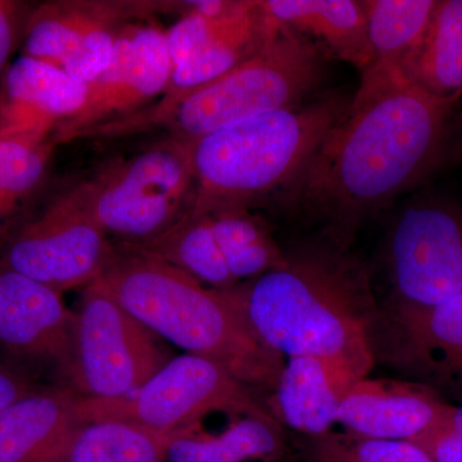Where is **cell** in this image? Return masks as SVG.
<instances>
[{"label": "cell", "instance_id": "1", "mask_svg": "<svg viewBox=\"0 0 462 462\" xmlns=\"http://www.w3.org/2000/svg\"><path fill=\"white\" fill-rule=\"evenodd\" d=\"M461 97L431 96L403 81L354 94L345 117L278 199L351 247L366 221L445 160Z\"/></svg>", "mask_w": 462, "mask_h": 462}, {"label": "cell", "instance_id": "2", "mask_svg": "<svg viewBox=\"0 0 462 462\" xmlns=\"http://www.w3.org/2000/svg\"><path fill=\"white\" fill-rule=\"evenodd\" d=\"M282 266L224 289L258 339L282 357H314L346 392L375 365L380 316L369 273L322 236L285 252Z\"/></svg>", "mask_w": 462, "mask_h": 462}, {"label": "cell", "instance_id": "3", "mask_svg": "<svg viewBox=\"0 0 462 462\" xmlns=\"http://www.w3.org/2000/svg\"><path fill=\"white\" fill-rule=\"evenodd\" d=\"M90 285L187 354L217 361L249 387L275 388L284 357L257 338L224 289L126 245Z\"/></svg>", "mask_w": 462, "mask_h": 462}, {"label": "cell", "instance_id": "4", "mask_svg": "<svg viewBox=\"0 0 462 462\" xmlns=\"http://www.w3.org/2000/svg\"><path fill=\"white\" fill-rule=\"evenodd\" d=\"M351 100L343 91H327L296 107L254 116L191 142L189 214L249 208L281 196L345 117Z\"/></svg>", "mask_w": 462, "mask_h": 462}, {"label": "cell", "instance_id": "5", "mask_svg": "<svg viewBox=\"0 0 462 462\" xmlns=\"http://www.w3.org/2000/svg\"><path fill=\"white\" fill-rule=\"evenodd\" d=\"M328 60L314 42L278 23L256 54L191 91L135 133L166 127L171 136L194 142L254 116L296 107L311 99L320 87Z\"/></svg>", "mask_w": 462, "mask_h": 462}, {"label": "cell", "instance_id": "6", "mask_svg": "<svg viewBox=\"0 0 462 462\" xmlns=\"http://www.w3.org/2000/svg\"><path fill=\"white\" fill-rule=\"evenodd\" d=\"M75 411L85 425L130 422L163 433L197 430L200 420L212 412L279 424L258 400L254 388L217 361L191 354L171 358L156 375L127 396L76 398Z\"/></svg>", "mask_w": 462, "mask_h": 462}, {"label": "cell", "instance_id": "7", "mask_svg": "<svg viewBox=\"0 0 462 462\" xmlns=\"http://www.w3.org/2000/svg\"><path fill=\"white\" fill-rule=\"evenodd\" d=\"M191 144L170 136L71 191L106 233L129 245L148 242L189 212L194 194Z\"/></svg>", "mask_w": 462, "mask_h": 462}, {"label": "cell", "instance_id": "8", "mask_svg": "<svg viewBox=\"0 0 462 462\" xmlns=\"http://www.w3.org/2000/svg\"><path fill=\"white\" fill-rule=\"evenodd\" d=\"M393 305L428 307L462 293V202L418 194L398 207L382 247Z\"/></svg>", "mask_w": 462, "mask_h": 462}, {"label": "cell", "instance_id": "9", "mask_svg": "<svg viewBox=\"0 0 462 462\" xmlns=\"http://www.w3.org/2000/svg\"><path fill=\"white\" fill-rule=\"evenodd\" d=\"M156 0H58L27 17L23 56L89 84L107 67L117 36L132 23L184 8Z\"/></svg>", "mask_w": 462, "mask_h": 462}, {"label": "cell", "instance_id": "10", "mask_svg": "<svg viewBox=\"0 0 462 462\" xmlns=\"http://www.w3.org/2000/svg\"><path fill=\"white\" fill-rule=\"evenodd\" d=\"M75 316L71 380L87 398L127 396L171 360L157 334L91 285Z\"/></svg>", "mask_w": 462, "mask_h": 462}, {"label": "cell", "instance_id": "11", "mask_svg": "<svg viewBox=\"0 0 462 462\" xmlns=\"http://www.w3.org/2000/svg\"><path fill=\"white\" fill-rule=\"evenodd\" d=\"M115 252L108 234L69 191L21 227L9 245L5 263L7 270L62 293L93 284Z\"/></svg>", "mask_w": 462, "mask_h": 462}, {"label": "cell", "instance_id": "12", "mask_svg": "<svg viewBox=\"0 0 462 462\" xmlns=\"http://www.w3.org/2000/svg\"><path fill=\"white\" fill-rule=\"evenodd\" d=\"M374 349L375 363L462 403V293L428 307L385 303Z\"/></svg>", "mask_w": 462, "mask_h": 462}, {"label": "cell", "instance_id": "13", "mask_svg": "<svg viewBox=\"0 0 462 462\" xmlns=\"http://www.w3.org/2000/svg\"><path fill=\"white\" fill-rule=\"evenodd\" d=\"M170 75L166 32L152 21L125 27L107 67L88 84L83 106L57 125L54 143L83 138L91 130L138 114L162 96Z\"/></svg>", "mask_w": 462, "mask_h": 462}, {"label": "cell", "instance_id": "14", "mask_svg": "<svg viewBox=\"0 0 462 462\" xmlns=\"http://www.w3.org/2000/svg\"><path fill=\"white\" fill-rule=\"evenodd\" d=\"M76 316L60 293L21 273H0V345L14 354L50 361L72 379Z\"/></svg>", "mask_w": 462, "mask_h": 462}, {"label": "cell", "instance_id": "15", "mask_svg": "<svg viewBox=\"0 0 462 462\" xmlns=\"http://www.w3.org/2000/svg\"><path fill=\"white\" fill-rule=\"evenodd\" d=\"M448 404L418 383L366 376L340 401L338 425L356 436L412 442L430 430Z\"/></svg>", "mask_w": 462, "mask_h": 462}, {"label": "cell", "instance_id": "16", "mask_svg": "<svg viewBox=\"0 0 462 462\" xmlns=\"http://www.w3.org/2000/svg\"><path fill=\"white\" fill-rule=\"evenodd\" d=\"M88 84L23 56L8 67L0 89V136L53 138L57 125L79 111Z\"/></svg>", "mask_w": 462, "mask_h": 462}, {"label": "cell", "instance_id": "17", "mask_svg": "<svg viewBox=\"0 0 462 462\" xmlns=\"http://www.w3.org/2000/svg\"><path fill=\"white\" fill-rule=\"evenodd\" d=\"M75 400L63 391H35L0 411V462H69L85 427Z\"/></svg>", "mask_w": 462, "mask_h": 462}, {"label": "cell", "instance_id": "18", "mask_svg": "<svg viewBox=\"0 0 462 462\" xmlns=\"http://www.w3.org/2000/svg\"><path fill=\"white\" fill-rule=\"evenodd\" d=\"M263 11L363 74L373 62L361 0H260Z\"/></svg>", "mask_w": 462, "mask_h": 462}, {"label": "cell", "instance_id": "19", "mask_svg": "<svg viewBox=\"0 0 462 462\" xmlns=\"http://www.w3.org/2000/svg\"><path fill=\"white\" fill-rule=\"evenodd\" d=\"M372 65L355 94L364 96L400 83V69L427 32L438 0H361Z\"/></svg>", "mask_w": 462, "mask_h": 462}, {"label": "cell", "instance_id": "20", "mask_svg": "<svg viewBox=\"0 0 462 462\" xmlns=\"http://www.w3.org/2000/svg\"><path fill=\"white\" fill-rule=\"evenodd\" d=\"M340 388L324 363L314 357H288L267 401V410L282 427L319 437L338 425Z\"/></svg>", "mask_w": 462, "mask_h": 462}, {"label": "cell", "instance_id": "21", "mask_svg": "<svg viewBox=\"0 0 462 462\" xmlns=\"http://www.w3.org/2000/svg\"><path fill=\"white\" fill-rule=\"evenodd\" d=\"M400 78L431 96H462V0H438L427 32L401 66Z\"/></svg>", "mask_w": 462, "mask_h": 462}, {"label": "cell", "instance_id": "22", "mask_svg": "<svg viewBox=\"0 0 462 462\" xmlns=\"http://www.w3.org/2000/svg\"><path fill=\"white\" fill-rule=\"evenodd\" d=\"M285 448L281 425L245 416L215 436L194 430L175 438L167 449V462L273 461Z\"/></svg>", "mask_w": 462, "mask_h": 462}, {"label": "cell", "instance_id": "23", "mask_svg": "<svg viewBox=\"0 0 462 462\" xmlns=\"http://www.w3.org/2000/svg\"><path fill=\"white\" fill-rule=\"evenodd\" d=\"M124 245L178 267L207 287L227 289L238 284L225 263L209 216H191L188 212L157 238L141 245Z\"/></svg>", "mask_w": 462, "mask_h": 462}, {"label": "cell", "instance_id": "24", "mask_svg": "<svg viewBox=\"0 0 462 462\" xmlns=\"http://www.w3.org/2000/svg\"><path fill=\"white\" fill-rule=\"evenodd\" d=\"M209 218L225 263L236 282L251 281L284 264L287 254L264 221L249 208L225 209Z\"/></svg>", "mask_w": 462, "mask_h": 462}, {"label": "cell", "instance_id": "25", "mask_svg": "<svg viewBox=\"0 0 462 462\" xmlns=\"http://www.w3.org/2000/svg\"><path fill=\"white\" fill-rule=\"evenodd\" d=\"M187 433H163L130 422H93L79 431L69 462H167L172 440Z\"/></svg>", "mask_w": 462, "mask_h": 462}, {"label": "cell", "instance_id": "26", "mask_svg": "<svg viewBox=\"0 0 462 462\" xmlns=\"http://www.w3.org/2000/svg\"><path fill=\"white\" fill-rule=\"evenodd\" d=\"M53 138L0 136V229L41 189Z\"/></svg>", "mask_w": 462, "mask_h": 462}, {"label": "cell", "instance_id": "27", "mask_svg": "<svg viewBox=\"0 0 462 462\" xmlns=\"http://www.w3.org/2000/svg\"><path fill=\"white\" fill-rule=\"evenodd\" d=\"M303 448L307 462H434L415 443L356 436L345 430L307 438Z\"/></svg>", "mask_w": 462, "mask_h": 462}, {"label": "cell", "instance_id": "28", "mask_svg": "<svg viewBox=\"0 0 462 462\" xmlns=\"http://www.w3.org/2000/svg\"><path fill=\"white\" fill-rule=\"evenodd\" d=\"M412 443L434 462H462V403H449L430 430Z\"/></svg>", "mask_w": 462, "mask_h": 462}, {"label": "cell", "instance_id": "29", "mask_svg": "<svg viewBox=\"0 0 462 462\" xmlns=\"http://www.w3.org/2000/svg\"><path fill=\"white\" fill-rule=\"evenodd\" d=\"M23 5L17 2L0 0V78L8 69L9 58L16 48L23 21Z\"/></svg>", "mask_w": 462, "mask_h": 462}, {"label": "cell", "instance_id": "30", "mask_svg": "<svg viewBox=\"0 0 462 462\" xmlns=\"http://www.w3.org/2000/svg\"><path fill=\"white\" fill-rule=\"evenodd\" d=\"M32 392L35 391L25 379L0 365V411Z\"/></svg>", "mask_w": 462, "mask_h": 462}]
</instances>
